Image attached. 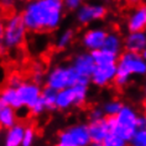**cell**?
Segmentation results:
<instances>
[{"mask_svg": "<svg viewBox=\"0 0 146 146\" xmlns=\"http://www.w3.org/2000/svg\"><path fill=\"white\" fill-rule=\"evenodd\" d=\"M126 1H127V4L131 6H137V5H140L141 0H126Z\"/></svg>", "mask_w": 146, "mask_h": 146, "instance_id": "cell-35", "label": "cell"}, {"mask_svg": "<svg viewBox=\"0 0 146 146\" xmlns=\"http://www.w3.org/2000/svg\"><path fill=\"white\" fill-rule=\"evenodd\" d=\"M0 5L4 10H10L16 5V0H0Z\"/></svg>", "mask_w": 146, "mask_h": 146, "instance_id": "cell-32", "label": "cell"}, {"mask_svg": "<svg viewBox=\"0 0 146 146\" xmlns=\"http://www.w3.org/2000/svg\"><path fill=\"white\" fill-rule=\"evenodd\" d=\"M46 74L47 73H45V68L41 63H38V62L34 63L32 66V81L37 84H41L42 82H45Z\"/></svg>", "mask_w": 146, "mask_h": 146, "instance_id": "cell-24", "label": "cell"}, {"mask_svg": "<svg viewBox=\"0 0 146 146\" xmlns=\"http://www.w3.org/2000/svg\"><path fill=\"white\" fill-rule=\"evenodd\" d=\"M124 105L125 104H123L121 102L118 100V99H111V100L105 102V103L102 105V109H103L105 116H107V118H110V116L118 115Z\"/></svg>", "mask_w": 146, "mask_h": 146, "instance_id": "cell-23", "label": "cell"}, {"mask_svg": "<svg viewBox=\"0 0 146 146\" xmlns=\"http://www.w3.org/2000/svg\"><path fill=\"white\" fill-rule=\"evenodd\" d=\"M103 146H129V142L115 134H110L103 142Z\"/></svg>", "mask_w": 146, "mask_h": 146, "instance_id": "cell-26", "label": "cell"}, {"mask_svg": "<svg viewBox=\"0 0 146 146\" xmlns=\"http://www.w3.org/2000/svg\"><path fill=\"white\" fill-rule=\"evenodd\" d=\"M0 104L4 105H9L16 110H19L20 108H23L24 105L20 100L19 93H17V88L14 87H9L6 86L3 88L1 90V96H0Z\"/></svg>", "mask_w": 146, "mask_h": 146, "instance_id": "cell-18", "label": "cell"}, {"mask_svg": "<svg viewBox=\"0 0 146 146\" xmlns=\"http://www.w3.org/2000/svg\"><path fill=\"white\" fill-rule=\"evenodd\" d=\"M129 146H146V129H137L129 141Z\"/></svg>", "mask_w": 146, "mask_h": 146, "instance_id": "cell-25", "label": "cell"}, {"mask_svg": "<svg viewBox=\"0 0 146 146\" xmlns=\"http://www.w3.org/2000/svg\"><path fill=\"white\" fill-rule=\"evenodd\" d=\"M142 109H144V113H145V115H146V99L142 102Z\"/></svg>", "mask_w": 146, "mask_h": 146, "instance_id": "cell-36", "label": "cell"}, {"mask_svg": "<svg viewBox=\"0 0 146 146\" xmlns=\"http://www.w3.org/2000/svg\"><path fill=\"white\" fill-rule=\"evenodd\" d=\"M108 32L103 27H90L82 34L81 43L86 51L94 52L97 50L103 48Z\"/></svg>", "mask_w": 146, "mask_h": 146, "instance_id": "cell-11", "label": "cell"}, {"mask_svg": "<svg viewBox=\"0 0 146 146\" xmlns=\"http://www.w3.org/2000/svg\"><path fill=\"white\" fill-rule=\"evenodd\" d=\"M137 127L139 129H146V115H139Z\"/></svg>", "mask_w": 146, "mask_h": 146, "instance_id": "cell-34", "label": "cell"}, {"mask_svg": "<svg viewBox=\"0 0 146 146\" xmlns=\"http://www.w3.org/2000/svg\"><path fill=\"white\" fill-rule=\"evenodd\" d=\"M17 93L23 105L30 109L41 99L42 88L34 81H24L17 87Z\"/></svg>", "mask_w": 146, "mask_h": 146, "instance_id": "cell-10", "label": "cell"}, {"mask_svg": "<svg viewBox=\"0 0 146 146\" xmlns=\"http://www.w3.org/2000/svg\"><path fill=\"white\" fill-rule=\"evenodd\" d=\"M124 50L142 53L146 50V31L129 32L124 37Z\"/></svg>", "mask_w": 146, "mask_h": 146, "instance_id": "cell-15", "label": "cell"}, {"mask_svg": "<svg viewBox=\"0 0 146 146\" xmlns=\"http://www.w3.org/2000/svg\"><path fill=\"white\" fill-rule=\"evenodd\" d=\"M58 144L67 146H90L92 139L88 124H74L66 127L58 134Z\"/></svg>", "mask_w": 146, "mask_h": 146, "instance_id": "cell-7", "label": "cell"}, {"mask_svg": "<svg viewBox=\"0 0 146 146\" xmlns=\"http://www.w3.org/2000/svg\"><path fill=\"white\" fill-rule=\"evenodd\" d=\"M141 54H142V57H144V58H145V60H146V50H145V51H144V52H142Z\"/></svg>", "mask_w": 146, "mask_h": 146, "instance_id": "cell-39", "label": "cell"}, {"mask_svg": "<svg viewBox=\"0 0 146 146\" xmlns=\"http://www.w3.org/2000/svg\"><path fill=\"white\" fill-rule=\"evenodd\" d=\"M125 25L129 32L146 31V4L134 6L126 17Z\"/></svg>", "mask_w": 146, "mask_h": 146, "instance_id": "cell-13", "label": "cell"}, {"mask_svg": "<svg viewBox=\"0 0 146 146\" xmlns=\"http://www.w3.org/2000/svg\"><path fill=\"white\" fill-rule=\"evenodd\" d=\"M64 10L63 0H29L21 15L30 32H51L60 27Z\"/></svg>", "mask_w": 146, "mask_h": 146, "instance_id": "cell-1", "label": "cell"}, {"mask_svg": "<svg viewBox=\"0 0 146 146\" xmlns=\"http://www.w3.org/2000/svg\"><path fill=\"white\" fill-rule=\"evenodd\" d=\"M88 99V86L76 84L71 88L58 90L57 94V109L67 110L74 107H82Z\"/></svg>", "mask_w": 146, "mask_h": 146, "instance_id": "cell-6", "label": "cell"}, {"mask_svg": "<svg viewBox=\"0 0 146 146\" xmlns=\"http://www.w3.org/2000/svg\"><path fill=\"white\" fill-rule=\"evenodd\" d=\"M27 27L21 14H11L4 19L1 26V51H13L23 46L27 37Z\"/></svg>", "mask_w": 146, "mask_h": 146, "instance_id": "cell-3", "label": "cell"}, {"mask_svg": "<svg viewBox=\"0 0 146 146\" xmlns=\"http://www.w3.org/2000/svg\"><path fill=\"white\" fill-rule=\"evenodd\" d=\"M17 111L9 105L0 104V124L4 129H9L17 124Z\"/></svg>", "mask_w": 146, "mask_h": 146, "instance_id": "cell-19", "label": "cell"}, {"mask_svg": "<svg viewBox=\"0 0 146 146\" xmlns=\"http://www.w3.org/2000/svg\"><path fill=\"white\" fill-rule=\"evenodd\" d=\"M116 73H118V63L97 64L90 77V83L99 88H104L115 82Z\"/></svg>", "mask_w": 146, "mask_h": 146, "instance_id": "cell-9", "label": "cell"}, {"mask_svg": "<svg viewBox=\"0 0 146 146\" xmlns=\"http://www.w3.org/2000/svg\"><path fill=\"white\" fill-rule=\"evenodd\" d=\"M74 30L72 29H66L62 32L58 34V36L56 37V41H54V46H56L57 50H66L67 47L71 46V43L74 40Z\"/></svg>", "mask_w": 146, "mask_h": 146, "instance_id": "cell-20", "label": "cell"}, {"mask_svg": "<svg viewBox=\"0 0 146 146\" xmlns=\"http://www.w3.org/2000/svg\"><path fill=\"white\" fill-rule=\"evenodd\" d=\"M57 94L58 90L51 88V87L45 86L42 88V100L46 104L47 110H56L57 109Z\"/></svg>", "mask_w": 146, "mask_h": 146, "instance_id": "cell-21", "label": "cell"}, {"mask_svg": "<svg viewBox=\"0 0 146 146\" xmlns=\"http://www.w3.org/2000/svg\"><path fill=\"white\" fill-rule=\"evenodd\" d=\"M88 115H89V121L90 120H100V119L105 118V114L102 108H93L92 110L89 111Z\"/></svg>", "mask_w": 146, "mask_h": 146, "instance_id": "cell-31", "label": "cell"}, {"mask_svg": "<svg viewBox=\"0 0 146 146\" xmlns=\"http://www.w3.org/2000/svg\"><path fill=\"white\" fill-rule=\"evenodd\" d=\"M142 89H144V93L146 94V78H145V82H144V88H142Z\"/></svg>", "mask_w": 146, "mask_h": 146, "instance_id": "cell-38", "label": "cell"}, {"mask_svg": "<svg viewBox=\"0 0 146 146\" xmlns=\"http://www.w3.org/2000/svg\"><path fill=\"white\" fill-rule=\"evenodd\" d=\"M93 54V58L96 61V64H110V63H118V58L119 56L111 53V52H108L103 48L100 50H97L92 52Z\"/></svg>", "mask_w": 146, "mask_h": 146, "instance_id": "cell-22", "label": "cell"}, {"mask_svg": "<svg viewBox=\"0 0 146 146\" xmlns=\"http://www.w3.org/2000/svg\"><path fill=\"white\" fill-rule=\"evenodd\" d=\"M89 134L92 142H98L103 144L104 140L111 134L110 124H109L108 118H103L100 120H90L88 124Z\"/></svg>", "mask_w": 146, "mask_h": 146, "instance_id": "cell-14", "label": "cell"}, {"mask_svg": "<svg viewBox=\"0 0 146 146\" xmlns=\"http://www.w3.org/2000/svg\"><path fill=\"white\" fill-rule=\"evenodd\" d=\"M23 78H21V76L19 74V73H11V74L8 77V79H6V86L9 87H14V88H17L21 83H23Z\"/></svg>", "mask_w": 146, "mask_h": 146, "instance_id": "cell-30", "label": "cell"}, {"mask_svg": "<svg viewBox=\"0 0 146 146\" xmlns=\"http://www.w3.org/2000/svg\"><path fill=\"white\" fill-rule=\"evenodd\" d=\"M56 146H67V145H62V144H57Z\"/></svg>", "mask_w": 146, "mask_h": 146, "instance_id": "cell-40", "label": "cell"}, {"mask_svg": "<svg viewBox=\"0 0 146 146\" xmlns=\"http://www.w3.org/2000/svg\"><path fill=\"white\" fill-rule=\"evenodd\" d=\"M16 111H17V116H19V119H27V118H29V115L31 114L30 109L26 108V107L20 108L19 110H16Z\"/></svg>", "mask_w": 146, "mask_h": 146, "instance_id": "cell-33", "label": "cell"}, {"mask_svg": "<svg viewBox=\"0 0 146 146\" xmlns=\"http://www.w3.org/2000/svg\"><path fill=\"white\" fill-rule=\"evenodd\" d=\"M134 76L146 77V60L141 53L124 51L118 58V73L114 84L119 88H124Z\"/></svg>", "mask_w": 146, "mask_h": 146, "instance_id": "cell-2", "label": "cell"}, {"mask_svg": "<svg viewBox=\"0 0 146 146\" xmlns=\"http://www.w3.org/2000/svg\"><path fill=\"white\" fill-rule=\"evenodd\" d=\"M90 146H103V144H98V142H92Z\"/></svg>", "mask_w": 146, "mask_h": 146, "instance_id": "cell-37", "label": "cell"}, {"mask_svg": "<svg viewBox=\"0 0 146 146\" xmlns=\"http://www.w3.org/2000/svg\"><path fill=\"white\" fill-rule=\"evenodd\" d=\"M26 126L21 123H17L9 129H6L4 135V146H21L25 135Z\"/></svg>", "mask_w": 146, "mask_h": 146, "instance_id": "cell-16", "label": "cell"}, {"mask_svg": "<svg viewBox=\"0 0 146 146\" xmlns=\"http://www.w3.org/2000/svg\"><path fill=\"white\" fill-rule=\"evenodd\" d=\"M45 83L47 87H51L56 90H62L66 88H71L76 84L89 86L90 78L79 76L76 72V69L72 67V64H58L53 66L47 72Z\"/></svg>", "mask_w": 146, "mask_h": 146, "instance_id": "cell-4", "label": "cell"}, {"mask_svg": "<svg viewBox=\"0 0 146 146\" xmlns=\"http://www.w3.org/2000/svg\"><path fill=\"white\" fill-rule=\"evenodd\" d=\"M137 118H139L137 111L133 107L125 104L116 116L108 118L111 133L123 137L124 140L129 142L131 137L134 136V134L136 133V130L139 129Z\"/></svg>", "mask_w": 146, "mask_h": 146, "instance_id": "cell-5", "label": "cell"}, {"mask_svg": "<svg viewBox=\"0 0 146 146\" xmlns=\"http://www.w3.org/2000/svg\"><path fill=\"white\" fill-rule=\"evenodd\" d=\"M108 10L105 5L100 3H89L81 6L77 11H76V20L79 25L87 26L93 23L103 20L107 16Z\"/></svg>", "mask_w": 146, "mask_h": 146, "instance_id": "cell-8", "label": "cell"}, {"mask_svg": "<svg viewBox=\"0 0 146 146\" xmlns=\"http://www.w3.org/2000/svg\"><path fill=\"white\" fill-rule=\"evenodd\" d=\"M36 137V131L34 126H26L25 129V135H24V140L21 146H32L35 142Z\"/></svg>", "mask_w": 146, "mask_h": 146, "instance_id": "cell-27", "label": "cell"}, {"mask_svg": "<svg viewBox=\"0 0 146 146\" xmlns=\"http://www.w3.org/2000/svg\"><path fill=\"white\" fill-rule=\"evenodd\" d=\"M103 50L114 53L116 56H120L124 50V37H121V35L119 32H115V31L108 32Z\"/></svg>", "mask_w": 146, "mask_h": 146, "instance_id": "cell-17", "label": "cell"}, {"mask_svg": "<svg viewBox=\"0 0 146 146\" xmlns=\"http://www.w3.org/2000/svg\"><path fill=\"white\" fill-rule=\"evenodd\" d=\"M72 67L76 69V72L82 77L90 78L96 69V61L93 58L92 52L84 51V52L77 53L72 60Z\"/></svg>", "mask_w": 146, "mask_h": 146, "instance_id": "cell-12", "label": "cell"}, {"mask_svg": "<svg viewBox=\"0 0 146 146\" xmlns=\"http://www.w3.org/2000/svg\"><path fill=\"white\" fill-rule=\"evenodd\" d=\"M63 4L68 11H77L81 6L84 5V0H63Z\"/></svg>", "mask_w": 146, "mask_h": 146, "instance_id": "cell-28", "label": "cell"}, {"mask_svg": "<svg viewBox=\"0 0 146 146\" xmlns=\"http://www.w3.org/2000/svg\"><path fill=\"white\" fill-rule=\"evenodd\" d=\"M46 110H47V107H46V104L43 103L42 98L34 105V107L30 108V111H31L32 116H40V115H42Z\"/></svg>", "mask_w": 146, "mask_h": 146, "instance_id": "cell-29", "label": "cell"}]
</instances>
